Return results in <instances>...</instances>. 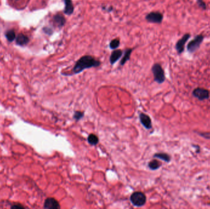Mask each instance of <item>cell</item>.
Listing matches in <instances>:
<instances>
[{"label": "cell", "mask_w": 210, "mask_h": 209, "mask_svg": "<svg viewBox=\"0 0 210 209\" xmlns=\"http://www.w3.org/2000/svg\"><path fill=\"white\" fill-rule=\"evenodd\" d=\"M100 64V62L92 56L85 55L76 61L73 67V72L74 74H77L82 72L84 69L98 67Z\"/></svg>", "instance_id": "cell-1"}, {"label": "cell", "mask_w": 210, "mask_h": 209, "mask_svg": "<svg viewBox=\"0 0 210 209\" xmlns=\"http://www.w3.org/2000/svg\"><path fill=\"white\" fill-rule=\"evenodd\" d=\"M130 200L134 206L140 207L145 205L146 202V196L141 191H136L131 194Z\"/></svg>", "instance_id": "cell-2"}, {"label": "cell", "mask_w": 210, "mask_h": 209, "mask_svg": "<svg viewBox=\"0 0 210 209\" xmlns=\"http://www.w3.org/2000/svg\"><path fill=\"white\" fill-rule=\"evenodd\" d=\"M154 80L158 83H162L165 80L164 71L159 64H155L152 68Z\"/></svg>", "instance_id": "cell-3"}, {"label": "cell", "mask_w": 210, "mask_h": 209, "mask_svg": "<svg viewBox=\"0 0 210 209\" xmlns=\"http://www.w3.org/2000/svg\"><path fill=\"white\" fill-rule=\"evenodd\" d=\"M192 95L200 101L207 100L209 97V91L206 89H202V88H197V89H194L192 92Z\"/></svg>", "instance_id": "cell-4"}, {"label": "cell", "mask_w": 210, "mask_h": 209, "mask_svg": "<svg viewBox=\"0 0 210 209\" xmlns=\"http://www.w3.org/2000/svg\"><path fill=\"white\" fill-rule=\"evenodd\" d=\"M44 208L47 209H60L61 206L59 202L53 197H49L44 201Z\"/></svg>", "instance_id": "cell-5"}, {"label": "cell", "mask_w": 210, "mask_h": 209, "mask_svg": "<svg viewBox=\"0 0 210 209\" xmlns=\"http://www.w3.org/2000/svg\"><path fill=\"white\" fill-rule=\"evenodd\" d=\"M139 118L141 123L146 129H151L152 128V121L148 115L141 112L139 115Z\"/></svg>", "instance_id": "cell-6"}, {"label": "cell", "mask_w": 210, "mask_h": 209, "mask_svg": "<svg viewBox=\"0 0 210 209\" xmlns=\"http://www.w3.org/2000/svg\"><path fill=\"white\" fill-rule=\"evenodd\" d=\"M146 19L151 23H160L163 19V16L160 13L157 12H152L148 14L146 17Z\"/></svg>", "instance_id": "cell-7"}, {"label": "cell", "mask_w": 210, "mask_h": 209, "mask_svg": "<svg viewBox=\"0 0 210 209\" xmlns=\"http://www.w3.org/2000/svg\"><path fill=\"white\" fill-rule=\"evenodd\" d=\"M203 39V37L202 36H199L197 37L194 40L189 43V46H188V49L191 52L195 51L200 46V43L202 42Z\"/></svg>", "instance_id": "cell-8"}, {"label": "cell", "mask_w": 210, "mask_h": 209, "mask_svg": "<svg viewBox=\"0 0 210 209\" xmlns=\"http://www.w3.org/2000/svg\"><path fill=\"white\" fill-rule=\"evenodd\" d=\"M53 22H54L55 25H56L57 27H59V28H60L63 26H64V25L66 23L65 18L64 17V16H63L61 14L55 15L53 18Z\"/></svg>", "instance_id": "cell-9"}, {"label": "cell", "mask_w": 210, "mask_h": 209, "mask_svg": "<svg viewBox=\"0 0 210 209\" xmlns=\"http://www.w3.org/2000/svg\"><path fill=\"white\" fill-rule=\"evenodd\" d=\"M65 9L64 13L65 14L70 16L74 12V6L71 0H64Z\"/></svg>", "instance_id": "cell-10"}, {"label": "cell", "mask_w": 210, "mask_h": 209, "mask_svg": "<svg viewBox=\"0 0 210 209\" xmlns=\"http://www.w3.org/2000/svg\"><path fill=\"white\" fill-rule=\"evenodd\" d=\"M122 55V52L120 50H114L111 55V57L109 58V61L111 64H114L115 63H116Z\"/></svg>", "instance_id": "cell-11"}, {"label": "cell", "mask_w": 210, "mask_h": 209, "mask_svg": "<svg viewBox=\"0 0 210 209\" xmlns=\"http://www.w3.org/2000/svg\"><path fill=\"white\" fill-rule=\"evenodd\" d=\"M28 38L23 34L19 35L16 38V43L19 46H25L28 43Z\"/></svg>", "instance_id": "cell-12"}, {"label": "cell", "mask_w": 210, "mask_h": 209, "mask_svg": "<svg viewBox=\"0 0 210 209\" xmlns=\"http://www.w3.org/2000/svg\"><path fill=\"white\" fill-rule=\"evenodd\" d=\"M154 158H157L161 160H163L167 162H169L171 161V157L167 153H157L154 155Z\"/></svg>", "instance_id": "cell-13"}, {"label": "cell", "mask_w": 210, "mask_h": 209, "mask_svg": "<svg viewBox=\"0 0 210 209\" xmlns=\"http://www.w3.org/2000/svg\"><path fill=\"white\" fill-rule=\"evenodd\" d=\"M189 35H186L181 39H180L178 42V43H177L176 49L179 52H183V49H184V44H185L186 41H187V39L189 38Z\"/></svg>", "instance_id": "cell-14"}, {"label": "cell", "mask_w": 210, "mask_h": 209, "mask_svg": "<svg viewBox=\"0 0 210 209\" xmlns=\"http://www.w3.org/2000/svg\"><path fill=\"white\" fill-rule=\"evenodd\" d=\"M161 162L157 160H152L148 163V167L151 170H157L161 166Z\"/></svg>", "instance_id": "cell-15"}, {"label": "cell", "mask_w": 210, "mask_h": 209, "mask_svg": "<svg viewBox=\"0 0 210 209\" xmlns=\"http://www.w3.org/2000/svg\"><path fill=\"white\" fill-rule=\"evenodd\" d=\"M87 141L88 144H91V145H96L98 144L99 139L96 135L94 134H91L88 136Z\"/></svg>", "instance_id": "cell-16"}, {"label": "cell", "mask_w": 210, "mask_h": 209, "mask_svg": "<svg viewBox=\"0 0 210 209\" xmlns=\"http://www.w3.org/2000/svg\"><path fill=\"white\" fill-rule=\"evenodd\" d=\"M131 52H132V49H127L125 50L124 55L122 59L120 61V65L121 66H124L125 64V63L130 60V57L131 55Z\"/></svg>", "instance_id": "cell-17"}, {"label": "cell", "mask_w": 210, "mask_h": 209, "mask_svg": "<svg viewBox=\"0 0 210 209\" xmlns=\"http://www.w3.org/2000/svg\"><path fill=\"white\" fill-rule=\"evenodd\" d=\"M6 37L9 41H10V42L13 41L16 38L15 31L13 30H11L7 31L6 33Z\"/></svg>", "instance_id": "cell-18"}, {"label": "cell", "mask_w": 210, "mask_h": 209, "mask_svg": "<svg viewBox=\"0 0 210 209\" xmlns=\"http://www.w3.org/2000/svg\"><path fill=\"white\" fill-rule=\"evenodd\" d=\"M84 116V112H81V111H75L73 115V118L76 121V122H78L79 120H80L81 118H82Z\"/></svg>", "instance_id": "cell-19"}, {"label": "cell", "mask_w": 210, "mask_h": 209, "mask_svg": "<svg viewBox=\"0 0 210 209\" xmlns=\"http://www.w3.org/2000/svg\"><path fill=\"white\" fill-rule=\"evenodd\" d=\"M119 45H120V41L117 39H115L111 41L109 44V47L111 49L114 50V49H116L119 46Z\"/></svg>", "instance_id": "cell-20"}, {"label": "cell", "mask_w": 210, "mask_h": 209, "mask_svg": "<svg viewBox=\"0 0 210 209\" xmlns=\"http://www.w3.org/2000/svg\"><path fill=\"white\" fill-rule=\"evenodd\" d=\"M43 30H44V31L46 33H47V34H49V35L52 34V31H51L52 30H51V29H50V28H44L43 29Z\"/></svg>", "instance_id": "cell-21"}, {"label": "cell", "mask_w": 210, "mask_h": 209, "mask_svg": "<svg viewBox=\"0 0 210 209\" xmlns=\"http://www.w3.org/2000/svg\"><path fill=\"white\" fill-rule=\"evenodd\" d=\"M11 207L12 208H24V206H22L21 205H14Z\"/></svg>", "instance_id": "cell-22"}]
</instances>
